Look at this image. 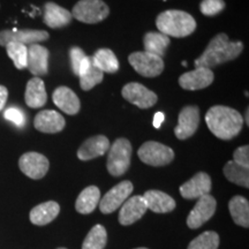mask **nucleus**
I'll list each match as a JSON object with an SVG mask.
<instances>
[{
	"label": "nucleus",
	"mask_w": 249,
	"mask_h": 249,
	"mask_svg": "<svg viewBox=\"0 0 249 249\" xmlns=\"http://www.w3.org/2000/svg\"><path fill=\"white\" fill-rule=\"evenodd\" d=\"M244 50V44L240 40L231 42L226 34L220 33L214 36L205 48L201 57L196 59L194 65L196 67H204L211 70L227 61L238 58Z\"/></svg>",
	"instance_id": "obj_1"
},
{
	"label": "nucleus",
	"mask_w": 249,
	"mask_h": 249,
	"mask_svg": "<svg viewBox=\"0 0 249 249\" xmlns=\"http://www.w3.org/2000/svg\"><path fill=\"white\" fill-rule=\"evenodd\" d=\"M208 128L220 140H232L239 135L244 126V118L238 111L223 105H214L205 114Z\"/></svg>",
	"instance_id": "obj_2"
},
{
	"label": "nucleus",
	"mask_w": 249,
	"mask_h": 249,
	"mask_svg": "<svg viewBox=\"0 0 249 249\" xmlns=\"http://www.w3.org/2000/svg\"><path fill=\"white\" fill-rule=\"evenodd\" d=\"M156 26L160 33L167 37L183 38L192 35L196 29V21L191 14L179 9H169L158 15Z\"/></svg>",
	"instance_id": "obj_3"
},
{
	"label": "nucleus",
	"mask_w": 249,
	"mask_h": 249,
	"mask_svg": "<svg viewBox=\"0 0 249 249\" xmlns=\"http://www.w3.org/2000/svg\"><path fill=\"white\" fill-rule=\"evenodd\" d=\"M132 160V144L127 139H117L110 147L107 156V171L111 176L120 177L128 171Z\"/></svg>",
	"instance_id": "obj_4"
},
{
	"label": "nucleus",
	"mask_w": 249,
	"mask_h": 249,
	"mask_svg": "<svg viewBox=\"0 0 249 249\" xmlns=\"http://www.w3.org/2000/svg\"><path fill=\"white\" fill-rule=\"evenodd\" d=\"M110 14V8L103 0H80L74 5L71 17L88 24L102 22Z\"/></svg>",
	"instance_id": "obj_5"
},
{
	"label": "nucleus",
	"mask_w": 249,
	"mask_h": 249,
	"mask_svg": "<svg viewBox=\"0 0 249 249\" xmlns=\"http://www.w3.org/2000/svg\"><path fill=\"white\" fill-rule=\"evenodd\" d=\"M139 158L143 163L151 166H165L174 158V151L167 145L156 141L143 143L138 151Z\"/></svg>",
	"instance_id": "obj_6"
},
{
	"label": "nucleus",
	"mask_w": 249,
	"mask_h": 249,
	"mask_svg": "<svg viewBox=\"0 0 249 249\" xmlns=\"http://www.w3.org/2000/svg\"><path fill=\"white\" fill-rule=\"evenodd\" d=\"M128 61L136 73L144 77H156L164 71L163 58L148 52H133Z\"/></svg>",
	"instance_id": "obj_7"
},
{
	"label": "nucleus",
	"mask_w": 249,
	"mask_h": 249,
	"mask_svg": "<svg viewBox=\"0 0 249 249\" xmlns=\"http://www.w3.org/2000/svg\"><path fill=\"white\" fill-rule=\"evenodd\" d=\"M49 33L45 30L35 29H12L0 31V46H5L8 43H20L23 45L38 44L49 39Z\"/></svg>",
	"instance_id": "obj_8"
},
{
	"label": "nucleus",
	"mask_w": 249,
	"mask_h": 249,
	"mask_svg": "<svg viewBox=\"0 0 249 249\" xmlns=\"http://www.w3.org/2000/svg\"><path fill=\"white\" fill-rule=\"evenodd\" d=\"M121 95L127 102L140 108L152 107L158 101L157 95L154 91L138 82L127 83L121 90Z\"/></svg>",
	"instance_id": "obj_9"
},
{
	"label": "nucleus",
	"mask_w": 249,
	"mask_h": 249,
	"mask_svg": "<svg viewBox=\"0 0 249 249\" xmlns=\"http://www.w3.org/2000/svg\"><path fill=\"white\" fill-rule=\"evenodd\" d=\"M133 189V183L128 180L118 183L104 195L102 200H99V209L103 213H111L119 209L124 202L132 194Z\"/></svg>",
	"instance_id": "obj_10"
},
{
	"label": "nucleus",
	"mask_w": 249,
	"mask_h": 249,
	"mask_svg": "<svg viewBox=\"0 0 249 249\" xmlns=\"http://www.w3.org/2000/svg\"><path fill=\"white\" fill-rule=\"evenodd\" d=\"M197 200V203L195 204V207L193 208V210L187 217V226L193 230L198 229L207 223L214 214L217 207L216 200L210 194L202 196Z\"/></svg>",
	"instance_id": "obj_11"
},
{
	"label": "nucleus",
	"mask_w": 249,
	"mask_h": 249,
	"mask_svg": "<svg viewBox=\"0 0 249 249\" xmlns=\"http://www.w3.org/2000/svg\"><path fill=\"white\" fill-rule=\"evenodd\" d=\"M200 124V110L195 105H188L180 111L178 124L174 128V134L179 140L192 138Z\"/></svg>",
	"instance_id": "obj_12"
},
{
	"label": "nucleus",
	"mask_w": 249,
	"mask_h": 249,
	"mask_svg": "<svg viewBox=\"0 0 249 249\" xmlns=\"http://www.w3.org/2000/svg\"><path fill=\"white\" fill-rule=\"evenodd\" d=\"M18 167L27 177L38 180L48 173L50 163L49 160L38 152H27L18 160Z\"/></svg>",
	"instance_id": "obj_13"
},
{
	"label": "nucleus",
	"mask_w": 249,
	"mask_h": 249,
	"mask_svg": "<svg viewBox=\"0 0 249 249\" xmlns=\"http://www.w3.org/2000/svg\"><path fill=\"white\" fill-rule=\"evenodd\" d=\"M213 71L209 68L196 67L179 77V85L185 90H202L213 82Z\"/></svg>",
	"instance_id": "obj_14"
},
{
	"label": "nucleus",
	"mask_w": 249,
	"mask_h": 249,
	"mask_svg": "<svg viewBox=\"0 0 249 249\" xmlns=\"http://www.w3.org/2000/svg\"><path fill=\"white\" fill-rule=\"evenodd\" d=\"M180 194L186 200H195L208 195L211 191V179L207 173H196L191 180L180 186Z\"/></svg>",
	"instance_id": "obj_15"
},
{
	"label": "nucleus",
	"mask_w": 249,
	"mask_h": 249,
	"mask_svg": "<svg viewBox=\"0 0 249 249\" xmlns=\"http://www.w3.org/2000/svg\"><path fill=\"white\" fill-rule=\"evenodd\" d=\"M147 210L148 208L143 196L135 195L133 197L127 198L121 205L119 223L124 226L132 225V224L138 222L140 218H142L143 214L147 213Z\"/></svg>",
	"instance_id": "obj_16"
},
{
	"label": "nucleus",
	"mask_w": 249,
	"mask_h": 249,
	"mask_svg": "<svg viewBox=\"0 0 249 249\" xmlns=\"http://www.w3.org/2000/svg\"><path fill=\"white\" fill-rule=\"evenodd\" d=\"M27 68L36 77L46 75L49 71V50L39 44L28 46Z\"/></svg>",
	"instance_id": "obj_17"
},
{
	"label": "nucleus",
	"mask_w": 249,
	"mask_h": 249,
	"mask_svg": "<svg viewBox=\"0 0 249 249\" xmlns=\"http://www.w3.org/2000/svg\"><path fill=\"white\" fill-rule=\"evenodd\" d=\"M35 128L42 133L55 134L61 132L66 126L65 118L53 110H43L36 114L34 120Z\"/></svg>",
	"instance_id": "obj_18"
},
{
	"label": "nucleus",
	"mask_w": 249,
	"mask_h": 249,
	"mask_svg": "<svg viewBox=\"0 0 249 249\" xmlns=\"http://www.w3.org/2000/svg\"><path fill=\"white\" fill-rule=\"evenodd\" d=\"M110 149V141L107 136L96 135L89 138L82 143L77 150V158L81 160H90L107 154Z\"/></svg>",
	"instance_id": "obj_19"
},
{
	"label": "nucleus",
	"mask_w": 249,
	"mask_h": 249,
	"mask_svg": "<svg viewBox=\"0 0 249 249\" xmlns=\"http://www.w3.org/2000/svg\"><path fill=\"white\" fill-rule=\"evenodd\" d=\"M53 103L62 112L70 116H75L81 108L80 99L73 90L68 87H58L52 95Z\"/></svg>",
	"instance_id": "obj_20"
},
{
	"label": "nucleus",
	"mask_w": 249,
	"mask_h": 249,
	"mask_svg": "<svg viewBox=\"0 0 249 249\" xmlns=\"http://www.w3.org/2000/svg\"><path fill=\"white\" fill-rule=\"evenodd\" d=\"M71 13L66 8L61 7L55 2L49 1L44 5V23L52 29H59L68 26L71 22Z\"/></svg>",
	"instance_id": "obj_21"
},
{
	"label": "nucleus",
	"mask_w": 249,
	"mask_h": 249,
	"mask_svg": "<svg viewBox=\"0 0 249 249\" xmlns=\"http://www.w3.org/2000/svg\"><path fill=\"white\" fill-rule=\"evenodd\" d=\"M79 77H80V86L85 91H89L93 87L99 85L103 81L104 77V73L102 71H99L95 65L92 64L91 57H87L83 59V61L81 62L80 71H79Z\"/></svg>",
	"instance_id": "obj_22"
},
{
	"label": "nucleus",
	"mask_w": 249,
	"mask_h": 249,
	"mask_svg": "<svg viewBox=\"0 0 249 249\" xmlns=\"http://www.w3.org/2000/svg\"><path fill=\"white\" fill-rule=\"evenodd\" d=\"M26 104L31 108H38L44 107L48 101V93L45 90V85L42 79L34 77L28 81L24 93Z\"/></svg>",
	"instance_id": "obj_23"
},
{
	"label": "nucleus",
	"mask_w": 249,
	"mask_h": 249,
	"mask_svg": "<svg viewBox=\"0 0 249 249\" xmlns=\"http://www.w3.org/2000/svg\"><path fill=\"white\" fill-rule=\"evenodd\" d=\"M143 198H144L148 209L156 213H170L176 208V201L166 193L160 191L145 192Z\"/></svg>",
	"instance_id": "obj_24"
},
{
	"label": "nucleus",
	"mask_w": 249,
	"mask_h": 249,
	"mask_svg": "<svg viewBox=\"0 0 249 249\" xmlns=\"http://www.w3.org/2000/svg\"><path fill=\"white\" fill-rule=\"evenodd\" d=\"M60 213V207L57 202L49 201L34 208L30 211V222L35 225L43 226L51 223Z\"/></svg>",
	"instance_id": "obj_25"
},
{
	"label": "nucleus",
	"mask_w": 249,
	"mask_h": 249,
	"mask_svg": "<svg viewBox=\"0 0 249 249\" xmlns=\"http://www.w3.org/2000/svg\"><path fill=\"white\" fill-rule=\"evenodd\" d=\"M101 200V192L96 186H89L81 192L75 202V209L82 214L91 213Z\"/></svg>",
	"instance_id": "obj_26"
},
{
	"label": "nucleus",
	"mask_w": 249,
	"mask_h": 249,
	"mask_svg": "<svg viewBox=\"0 0 249 249\" xmlns=\"http://www.w3.org/2000/svg\"><path fill=\"white\" fill-rule=\"evenodd\" d=\"M170 37L160 33V31L158 33L150 31V33H147L143 37L144 51L148 52V53L158 55L160 58H163L167 48L170 46Z\"/></svg>",
	"instance_id": "obj_27"
},
{
	"label": "nucleus",
	"mask_w": 249,
	"mask_h": 249,
	"mask_svg": "<svg viewBox=\"0 0 249 249\" xmlns=\"http://www.w3.org/2000/svg\"><path fill=\"white\" fill-rule=\"evenodd\" d=\"M92 64L103 73L114 74L119 71V61L110 49H99L91 57Z\"/></svg>",
	"instance_id": "obj_28"
},
{
	"label": "nucleus",
	"mask_w": 249,
	"mask_h": 249,
	"mask_svg": "<svg viewBox=\"0 0 249 249\" xmlns=\"http://www.w3.org/2000/svg\"><path fill=\"white\" fill-rule=\"evenodd\" d=\"M230 213L233 222L242 227L249 226V203L244 196H234L229 203Z\"/></svg>",
	"instance_id": "obj_29"
},
{
	"label": "nucleus",
	"mask_w": 249,
	"mask_h": 249,
	"mask_svg": "<svg viewBox=\"0 0 249 249\" xmlns=\"http://www.w3.org/2000/svg\"><path fill=\"white\" fill-rule=\"evenodd\" d=\"M224 176L229 181H231L235 185L245 187H249V169L241 166L234 163L233 160L227 161L225 166H224Z\"/></svg>",
	"instance_id": "obj_30"
},
{
	"label": "nucleus",
	"mask_w": 249,
	"mask_h": 249,
	"mask_svg": "<svg viewBox=\"0 0 249 249\" xmlns=\"http://www.w3.org/2000/svg\"><path fill=\"white\" fill-rule=\"evenodd\" d=\"M107 242V233L103 225H95L87 234L82 249H104Z\"/></svg>",
	"instance_id": "obj_31"
},
{
	"label": "nucleus",
	"mask_w": 249,
	"mask_h": 249,
	"mask_svg": "<svg viewBox=\"0 0 249 249\" xmlns=\"http://www.w3.org/2000/svg\"><path fill=\"white\" fill-rule=\"evenodd\" d=\"M8 57L14 62V66L18 70L27 68L28 59V46L20 44V43H8L5 45Z\"/></svg>",
	"instance_id": "obj_32"
},
{
	"label": "nucleus",
	"mask_w": 249,
	"mask_h": 249,
	"mask_svg": "<svg viewBox=\"0 0 249 249\" xmlns=\"http://www.w3.org/2000/svg\"><path fill=\"white\" fill-rule=\"evenodd\" d=\"M219 246V235L213 231H207L195 238L187 249H217Z\"/></svg>",
	"instance_id": "obj_33"
},
{
	"label": "nucleus",
	"mask_w": 249,
	"mask_h": 249,
	"mask_svg": "<svg viewBox=\"0 0 249 249\" xmlns=\"http://www.w3.org/2000/svg\"><path fill=\"white\" fill-rule=\"evenodd\" d=\"M226 7L224 0H202L200 4L201 13L205 17H214Z\"/></svg>",
	"instance_id": "obj_34"
},
{
	"label": "nucleus",
	"mask_w": 249,
	"mask_h": 249,
	"mask_svg": "<svg viewBox=\"0 0 249 249\" xmlns=\"http://www.w3.org/2000/svg\"><path fill=\"white\" fill-rule=\"evenodd\" d=\"M86 57H87V54L85 53V51H83L81 48H79V46H73V48H71L70 58H71V70H73V73L77 76H79L81 62L83 61V59H85Z\"/></svg>",
	"instance_id": "obj_35"
},
{
	"label": "nucleus",
	"mask_w": 249,
	"mask_h": 249,
	"mask_svg": "<svg viewBox=\"0 0 249 249\" xmlns=\"http://www.w3.org/2000/svg\"><path fill=\"white\" fill-rule=\"evenodd\" d=\"M233 161L238 165L249 169V147L248 145H242L233 152Z\"/></svg>",
	"instance_id": "obj_36"
},
{
	"label": "nucleus",
	"mask_w": 249,
	"mask_h": 249,
	"mask_svg": "<svg viewBox=\"0 0 249 249\" xmlns=\"http://www.w3.org/2000/svg\"><path fill=\"white\" fill-rule=\"evenodd\" d=\"M4 117L6 119L12 121L17 126H23L24 124V114L22 111L18 110L17 107H9L5 111Z\"/></svg>",
	"instance_id": "obj_37"
},
{
	"label": "nucleus",
	"mask_w": 249,
	"mask_h": 249,
	"mask_svg": "<svg viewBox=\"0 0 249 249\" xmlns=\"http://www.w3.org/2000/svg\"><path fill=\"white\" fill-rule=\"evenodd\" d=\"M8 97V90L6 87L0 86V111L5 107L6 102H7Z\"/></svg>",
	"instance_id": "obj_38"
},
{
	"label": "nucleus",
	"mask_w": 249,
	"mask_h": 249,
	"mask_svg": "<svg viewBox=\"0 0 249 249\" xmlns=\"http://www.w3.org/2000/svg\"><path fill=\"white\" fill-rule=\"evenodd\" d=\"M164 120V114L160 113V112H158V113H156L155 116V120H154V124L156 128H160V126L163 123Z\"/></svg>",
	"instance_id": "obj_39"
},
{
	"label": "nucleus",
	"mask_w": 249,
	"mask_h": 249,
	"mask_svg": "<svg viewBox=\"0 0 249 249\" xmlns=\"http://www.w3.org/2000/svg\"><path fill=\"white\" fill-rule=\"evenodd\" d=\"M246 124H249V110L247 108V110H246Z\"/></svg>",
	"instance_id": "obj_40"
},
{
	"label": "nucleus",
	"mask_w": 249,
	"mask_h": 249,
	"mask_svg": "<svg viewBox=\"0 0 249 249\" xmlns=\"http://www.w3.org/2000/svg\"><path fill=\"white\" fill-rule=\"evenodd\" d=\"M182 66H185V67H187V62H186V61H182Z\"/></svg>",
	"instance_id": "obj_41"
},
{
	"label": "nucleus",
	"mask_w": 249,
	"mask_h": 249,
	"mask_svg": "<svg viewBox=\"0 0 249 249\" xmlns=\"http://www.w3.org/2000/svg\"><path fill=\"white\" fill-rule=\"evenodd\" d=\"M136 249H148V248H143V247H141V248H136Z\"/></svg>",
	"instance_id": "obj_42"
},
{
	"label": "nucleus",
	"mask_w": 249,
	"mask_h": 249,
	"mask_svg": "<svg viewBox=\"0 0 249 249\" xmlns=\"http://www.w3.org/2000/svg\"><path fill=\"white\" fill-rule=\"evenodd\" d=\"M57 249H66V248H57Z\"/></svg>",
	"instance_id": "obj_43"
},
{
	"label": "nucleus",
	"mask_w": 249,
	"mask_h": 249,
	"mask_svg": "<svg viewBox=\"0 0 249 249\" xmlns=\"http://www.w3.org/2000/svg\"><path fill=\"white\" fill-rule=\"evenodd\" d=\"M164 1H166V0H164Z\"/></svg>",
	"instance_id": "obj_44"
}]
</instances>
